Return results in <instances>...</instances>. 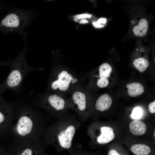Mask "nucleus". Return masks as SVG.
Segmentation results:
<instances>
[{"label":"nucleus","mask_w":155,"mask_h":155,"mask_svg":"<svg viewBox=\"0 0 155 155\" xmlns=\"http://www.w3.org/2000/svg\"><path fill=\"white\" fill-rule=\"evenodd\" d=\"M112 102V99L110 96L107 94H104L97 100L95 107L97 110L100 111H104L110 108Z\"/></svg>","instance_id":"obj_10"},{"label":"nucleus","mask_w":155,"mask_h":155,"mask_svg":"<svg viewBox=\"0 0 155 155\" xmlns=\"http://www.w3.org/2000/svg\"><path fill=\"white\" fill-rule=\"evenodd\" d=\"M108 155H121L115 150L112 149L108 152Z\"/></svg>","instance_id":"obj_23"},{"label":"nucleus","mask_w":155,"mask_h":155,"mask_svg":"<svg viewBox=\"0 0 155 155\" xmlns=\"http://www.w3.org/2000/svg\"><path fill=\"white\" fill-rule=\"evenodd\" d=\"M42 103L44 108L55 118H60L68 108L66 98L59 94L49 95L44 99Z\"/></svg>","instance_id":"obj_5"},{"label":"nucleus","mask_w":155,"mask_h":155,"mask_svg":"<svg viewBox=\"0 0 155 155\" xmlns=\"http://www.w3.org/2000/svg\"><path fill=\"white\" fill-rule=\"evenodd\" d=\"M78 80V79L67 70H60L56 72L52 77L50 87L54 91L64 92L68 90Z\"/></svg>","instance_id":"obj_6"},{"label":"nucleus","mask_w":155,"mask_h":155,"mask_svg":"<svg viewBox=\"0 0 155 155\" xmlns=\"http://www.w3.org/2000/svg\"><path fill=\"white\" fill-rule=\"evenodd\" d=\"M129 95L135 97L142 94L144 92V88L140 83L137 82L128 83L126 85Z\"/></svg>","instance_id":"obj_12"},{"label":"nucleus","mask_w":155,"mask_h":155,"mask_svg":"<svg viewBox=\"0 0 155 155\" xmlns=\"http://www.w3.org/2000/svg\"><path fill=\"white\" fill-rule=\"evenodd\" d=\"M11 111L7 105L0 100V127L7 121L10 115Z\"/></svg>","instance_id":"obj_13"},{"label":"nucleus","mask_w":155,"mask_h":155,"mask_svg":"<svg viewBox=\"0 0 155 155\" xmlns=\"http://www.w3.org/2000/svg\"><path fill=\"white\" fill-rule=\"evenodd\" d=\"M34 122L31 116L28 114L21 115L19 118L15 127L16 133L19 136L26 137L32 132Z\"/></svg>","instance_id":"obj_7"},{"label":"nucleus","mask_w":155,"mask_h":155,"mask_svg":"<svg viewBox=\"0 0 155 155\" xmlns=\"http://www.w3.org/2000/svg\"><path fill=\"white\" fill-rule=\"evenodd\" d=\"M9 63V61L0 62V65H8Z\"/></svg>","instance_id":"obj_25"},{"label":"nucleus","mask_w":155,"mask_h":155,"mask_svg":"<svg viewBox=\"0 0 155 155\" xmlns=\"http://www.w3.org/2000/svg\"><path fill=\"white\" fill-rule=\"evenodd\" d=\"M133 64L135 67L141 72L145 70L149 65L148 60L142 57L135 59L133 61Z\"/></svg>","instance_id":"obj_16"},{"label":"nucleus","mask_w":155,"mask_h":155,"mask_svg":"<svg viewBox=\"0 0 155 155\" xmlns=\"http://www.w3.org/2000/svg\"><path fill=\"white\" fill-rule=\"evenodd\" d=\"M148 110L149 112L152 113H155V100L151 102L148 105Z\"/></svg>","instance_id":"obj_21"},{"label":"nucleus","mask_w":155,"mask_h":155,"mask_svg":"<svg viewBox=\"0 0 155 155\" xmlns=\"http://www.w3.org/2000/svg\"><path fill=\"white\" fill-rule=\"evenodd\" d=\"M148 28V22L147 20L145 18L140 19L132 28V32L135 36L143 37L147 34Z\"/></svg>","instance_id":"obj_9"},{"label":"nucleus","mask_w":155,"mask_h":155,"mask_svg":"<svg viewBox=\"0 0 155 155\" xmlns=\"http://www.w3.org/2000/svg\"><path fill=\"white\" fill-rule=\"evenodd\" d=\"M109 83L108 79L102 80H97V84L100 88H103L106 87Z\"/></svg>","instance_id":"obj_19"},{"label":"nucleus","mask_w":155,"mask_h":155,"mask_svg":"<svg viewBox=\"0 0 155 155\" xmlns=\"http://www.w3.org/2000/svg\"><path fill=\"white\" fill-rule=\"evenodd\" d=\"M130 131L132 133L137 135L144 134L146 130V126L143 121L138 120H133L129 125Z\"/></svg>","instance_id":"obj_11"},{"label":"nucleus","mask_w":155,"mask_h":155,"mask_svg":"<svg viewBox=\"0 0 155 155\" xmlns=\"http://www.w3.org/2000/svg\"><path fill=\"white\" fill-rule=\"evenodd\" d=\"M107 21V20L105 18H101L97 20L96 23L100 24H105L106 22Z\"/></svg>","instance_id":"obj_22"},{"label":"nucleus","mask_w":155,"mask_h":155,"mask_svg":"<svg viewBox=\"0 0 155 155\" xmlns=\"http://www.w3.org/2000/svg\"><path fill=\"white\" fill-rule=\"evenodd\" d=\"M131 152L136 155H148L151 150L149 146L143 144H137L133 145L131 148Z\"/></svg>","instance_id":"obj_14"},{"label":"nucleus","mask_w":155,"mask_h":155,"mask_svg":"<svg viewBox=\"0 0 155 155\" xmlns=\"http://www.w3.org/2000/svg\"><path fill=\"white\" fill-rule=\"evenodd\" d=\"M100 134L96 138V142L99 144L108 143L112 140L115 137V135L111 127L106 126H102L100 128Z\"/></svg>","instance_id":"obj_8"},{"label":"nucleus","mask_w":155,"mask_h":155,"mask_svg":"<svg viewBox=\"0 0 155 155\" xmlns=\"http://www.w3.org/2000/svg\"><path fill=\"white\" fill-rule=\"evenodd\" d=\"M32 11L19 9L12 10L0 21V31L4 34L16 32L23 37L27 36L24 30L33 17Z\"/></svg>","instance_id":"obj_2"},{"label":"nucleus","mask_w":155,"mask_h":155,"mask_svg":"<svg viewBox=\"0 0 155 155\" xmlns=\"http://www.w3.org/2000/svg\"><path fill=\"white\" fill-rule=\"evenodd\" d=\"M1 4L0 3V11L1 10Z\"/></svg>","instance_id":"obj_27"},{"label":"nucleus","mask_w":155,"mask_h":155,"mask_svg":"<svg viewBox=\"0 0 155 155\" xmlns=\"http://www.w3.org/2000/svg\"><path fill=\"white\" fill-rule=\"evenodd\" d=\"M154 137H155V131H154Z\"/></svg>","instance_id":"obj_28"},{"label":"nucleus","mask_w":155,"mask_h":155,"mask_svg":"<svg viewBox=\"0 0 155 155\" xmlns=\"http://www.w3.org/2000/svg\"><path fill=\"white\" fill-rule=\"evenodd\" d=\"M81 124L74 116L65 113L59 120L47 128L44 132L45 142L60 150L71 147L74 136Z\"/></svg>","instance_id":"obj_1"},{"label":"nucleus","mask_w":155,"mask_h":155,"mask_svg":"<svg viewBox=\"0 0 155 155\" xmlns=\"http://www.w3.org/2000/svg\"><path fill=\"white\" fill-rule=\"evenodd\" d=\"M26 38H23L24 45L22 52L13 62L11 71L6 79L3 84H0L2 92L6 89L18 86L21 83L26 70L29 68L25 58V53L28 49Z\"/></svg>","instance_id":"obj_3"},{"label":"nucleus","mask_w":155,"mask_h":155,"mask_svg":"<svg viewBox=\"0 0 155 155\" xmlns=\"http://www.w3.org/2000/svg\"><path fill=\"white\" fill-rule=\"evenodd\" d=\"M112 70L111 66L107 63H104L99 67L98 69V79L102 80L108 79L110 77Z\"/></svg>","instance_id":"obj_15"},{"label":"nucleus","mask_w":155,"mask_h":155,"mask_svg":"<svg viewBox=\"0 0 155 155\" xmlns=\"http://www.w3.org/2000/svg\"><path fill=\"white\" fill-rule=\"evenodd\" d=\"M88 20L85 19H83V20H82L80 21L79 22L80 24H83L88 23Z\"/></svg>","instance_id":"obj_26"},{"label":"nucleus","mask_w":155,"mask_h":155,"mask_svg":"<svg viewBox=\"0 0 155 155\" xmlns=\"http://www.w3.org/2000/svg\"><path fill=\"white\" fill-rule=\"evenodd\" d=\"M18 155H40L39 153L32 148L25 147L20 151Z\"/></svg>","instance_id":"obj_17"},{"label":"nucleus","mask_w":155,"mask_h":155,"mask_svg":"<svg viewBox=\"0 0 155 155\" xmlns=\"http://www.w3.org/2000/svg\"><path fill=\"white\" fill-rule=\"evenodd\" d=\"M66 98L68 108L74 111L80 121L84 122L89 115L90 107V99L88 94L84 91L77 90Z\"/></svg>","instance_id":"obj_4"},{"label":"nucleus","mask_w":155,"mask_h":155,"mask_svg":"<svg viewBox=\"0 0 155 155\" xmlns=\"http://www.w3.org/2000/svg\"><path fill=\"white\" fill-rule=\"evenodd\" d=\"M92 15L88 13L79 14L73 16V17L77 20L80 19L90 18L92 16Z\"/></svg>","instance_id":"obj_20"},{"label":"nucleus","mask_w":155,"mask_h":155,"mask_svg":"<svg viewBox=\"0 0 155 155\" xmlns=\"http://www.w3.org/2000/svg\"><path fill=\"white\" fill-rule=\"evenodd\" d=\"M92 24L96 28H103L104 26V25L98 24L96 22H93Z\"/></svg>","instance_id":"obj_24"},{"label":"nucleus","mask_w":155,"mask_h":155,"mask_svg":"<svg viewBox=\"0 0 155 155\" xmlns=\"http://www.w3.org/2000/svg\"><path fill=\"white\" fill-rule=\"evenodd\" d=\"M142 113V109L139 107H136L133 109L131 116L133 119H139L141 117Z\"/></svg>","instance_id":"obj_18"},{"label":"nucleus","mask_w":155,"mask_h":155,"mask_svg":"<svg viewBox=\"0 0 155 155\" xmlns=\"http://www.w3.org/2000/svg\"><path fill=\"white\" fill-rule=\"evenodd\" d=\"M1 93V90H0V94ZM1 100V98H0V100Z\"/></svg>","instance_id":"obj_29"}]
</instances>
